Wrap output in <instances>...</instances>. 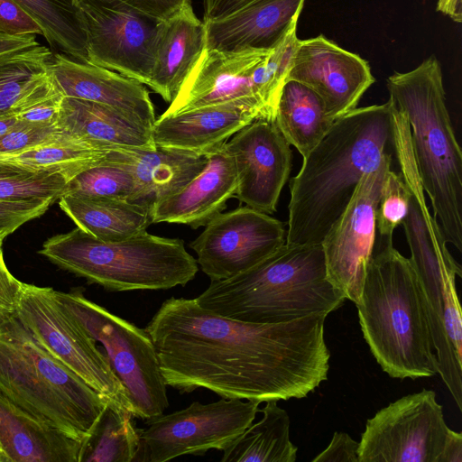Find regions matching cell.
I'll return each mask as SVG.
<instances>
[{
    "instance_id": "obj_1",
    "label": "cell",
    "mask_w": 462,
    "mask_h": 462,
    "mask_svg": "<svg viewBox=\"0 0 462 462\" xmlns=\"http://www.w3.org/2000/svg\"><path fill=\"white\" fill-rule=\"evenodd\" d=\"M327 314L288 322H245L171 297L144 328L165 384L256 402L301 399L328 378Z\"/></svg>"
},
{
    "instance_id": "obj_2",
    "label": "cell",
    "mask_w": 462,
    "mask_h": 462,
    "mask_svg": "<svg viewBox=\"0 0 462 462\" xmlns=\"http://www.w3.org/2000/svg\"><path fill=\"white\" fill-rule=\"evenodd\" d=\"M393 146L392 103L356 107L334 121L290 181L288 245L321 244L364 173Z\"/></svg>"
},
{
    "instance_id": "obj_3",
    "label": "cell",
    "mask_w": 462,
    "mask_h": 462,
    "mask_svg": "<svg viewBox=\"0 0 462 462\" xmlns=\"http://www.w3.org/2000/svg\"><path fill=\"white\" fill-rule=\"evenodd\" d=\"M364 338L393 378L438 374L426 301L410 258L393 244L376 243L356 303Z\"/></svg>"
},
{
    "instance_id": "obj_4",
    "label": "cell",
    "mask_w": 462,
    "mask_h": 462,
    "mask_svg": "<svg viewBox=\"0 0 462 462\" xmlns=\"http://www.w3.org/2000/svg\"><path fill=\"white\" fill-rule=\"evenodd\" d=\"M203 309L252 323L275 324L330 312L346 300L327 278L321 244H284L228 279L211 282L197 298Z\"/></svg>"
},
{
    "instance_id": "obj_5",
    "label": "cell",
    "mask_w": 462,
    "mask_h": 462,
    "mask_svg": "<svg viewBox=\"0 0 462 462\" xmlns=\"http://www.w3.org/2000/svg\"><path fill=\"white\" fill-rule=\"evenodd\" d=\"M389 100L402 111L420 180L445 239L462 251V152L446 106L435 55L387 79Z\"/></svg>"
},
{
    "instance_id": "obj_6",
    "label": "cell",
    "mask_w": 462,
    "mask_h": 462,
    "mask_svg": "<svg viewBox=\"0 0 462 462\" xmlns=\"http://www.w3.org/2000/svg\"><path fill=\"white\" fill-rule=\"evenodd\" d=\"M0 392L80 441L109 400L48 352L14 313L0 319Z\"/></svg>"
},
{
    "instance_id": "obj_7",
    "label": "cell",
    "mask_w": 462,
    "mask_h": 462,
    "mask_svg": "<svg viewBox=\"0 0 462 462\" xmlns=\"http://www.w3.org/2000/svg\"><path fill=\"white\" fill-rule=\"evenodd\" d=\"M39 254L88 282L114 291L185 286L199 271L197 260L181 239L147 231L103 241L77 226L47 239Z\"/></svg>"
},
{
    "instance_id": "obj_8",
    "label": "cell",
    "mask_w": 462,
    "mask_h": 462,
    "mask_svg": "<svg viewBox=\"0 0 462 462\" xmlns=\"http://www.w3.org/2000/svg\"><path fill=\"white\" fill-rule=\"evenodd\" d=\"M294 21L271 50L205 48L177 95L161 116L235 99H252L274 119L298 38Z\"/></svg>"
},
{
    "instance_id": "obj_9",
    "label": "cell",
    "mask_w": 462,
    "mask_h": 462,
    "mask_svg": "<svg viewBox=\"0 0 462 462\" xmlns=\"http://www.w3.org/2000/svg\"><path fill=\"white\" fill-rule=\"evenodd\" d=\"M58 299L105 349L124 386L132 416L149 420L169 406L166 384L153 343L145 331L87 299L80 290L57 291Z\"/></svg>"
},
{
    "instance_id": "obj_10",
    "label": "cell",
    "mask_w": 462,
    "mask_h": 462,
    "mask_svg": "<svg viewBox=\"0 0 462 462\" xmlns=\"http://www.w3.org/2000/svg\"><path fill=\"white\" fill-rule=\"evenodd\" d=\"M55 358L102 396L131 413L126 392L97 341L58 299L51 287L23 284L14 313Z\"/></svg>"
},
{
    "instance_id": "obj_11",
    "label": "cell",
    "mask_w": 462,
    "mask_h": 462,
    "mask_svg": "<svg viewBox=\"0 0 462 462\" xmlns=\"http://www.w3.org/2000/svg\"><path fill=\"white\" fill-rule=\"evenodd\" d=\"M451 429L434 391L403 396L367 420L359 462H439Z\"/></svg>"
},
{
    "instance_id": "obj_12",
    "label": "cell",
    "mask_w": 462,
    "mask_h": 462,
    "mask_svg": "<svg viewBox=\"0 0 462 462\" xmlns=\"http://www.w3.org/2000/svg\"><path fill=\"white\" fill-rule=\"evenodd\" d=\"M87 37L88 63L149 87L160 20L119 0H75Z\"/></svg>"
},
{
    "instance_id": "obj_13",
    "label": "cell",
    "mask_w": 462,
    "mask_h": 462,
    "mask_svg": "<svg viewBox=\"0 0 462 462\" xmlns=\"http://www.w3.org/2000/svg\"><path fill=\"white\" fill-rule=\"evenodd\" d=\"M259 404L226 398L207 404L194 402L183 410L146 420L140 436L147 460L165 462L210 449L223 450L253 423Z\"/></svg>"
},
{
    "instance_id": "obj_14",
    "label": "cell",
    "mask_w": 462,
    "mask_h": 462,
    "mask_svg": "<svg viewBox=\"0 0 462 462\" xmlns=\"http://www.w3.org/2000/svg\"><path fill=\"white\" fill-rule=\"evenodd\" d=\"M391 165L392 154L387 152L376 169L364 173L346 208L321 242L328 282L355 304L374 252L376 209Z\"/></svg>"
},
{
    "instance_id": "obj_15",
    "label": "cell",
    "mask_w": 462,
    "mask_h": 462,
    "mask_svg": "<svg viewBox=\"0 0 462 462\" xmlns=\"http://www.w3.org/2000/svg\"><path fill=\"white\" fill-rule=\"evenodd\" d=\"M285 242L284 223L245 206L217 215L189 246L202 272L215 282L254 267Z\"/></svg>"
},
{
    "instance_id": "obj_16",
    "label": "cell",
    "mask_w": 462,
    "mask_h": 462,
    "mask_svg": "<svg viewBox=\"0 0 462 462\" xmlns=\"http://www.w3.org/2000/svg\"><path fill=\"white\" fill-rule=\"evenodd\" d=\"M236 171L234 197L258 211H276L291 170V149L275 121L259 117L236 133L225 144Z\"/></svg>"
},
{
    "instance_id": "obj_17",
    "label": "cell",
    "mask_w": 462,
    "mask_h": 462,
    "mask_svg": "<svg viewBox=\"0 0 462 462\" xmlns=\"http://www.w3.org/2000/svg\"><path fill=\"white\" fill-rule=\"evenodd\" d=\"M286 80L312 89L335 121L356 108L375 79L365 60L320 34L298 40Z\"/></svg>"
},
{
    "instance_id": "obj_18",
    "label": "cell",
    "mask_w": 462,
    "mask_h": 462,
    "mask_svg": "<svg viewBox=\"0 0 462 462\" xmlns=\"http://www.w3.org/2000/svg\"><path fill=\"white\" fill-rule=\"evenodd\" d=\"M259 117L271 118L255 100L210 104L160 116L152 125V138L156 147L207 156Z\"/></svg>"
},
{
    "instance_id": "obj_19",
    "label": "cell",
    "mask_w": 462,
    "mask_h": 462,
    "mask_svg": "<svg viewBox=\"0 0 462 462\" xmlns=\"http://www.w3.org/2000/svg\"><path fill=\"white\" fill-rule=\"evenodd\" d=\"M50 73L64 97L121 109L152 128L156 120L154 107L143 84L62 53L53 54Z\"/></svg>"
},
{
    "instance_id": "obj_20",
    "label": "cell",
    "mask_w": 462,
    "mask_h": 462,
    "mask_svg": "<svg viewBox=\"0 0 462 462\" xmlns=\"http://www.w3.org/2000/svg\"><path fill=\"white\" fill-rule=\"evenodd\" d=\"M236 187L234 160L222 145L208 154L207 163L197 176L152 208V223L182 224L193 229L205 226L226 208Z\"/></svg>"
},
{
    "instance_id": "obj_21",
    "label": "cell",
    "mask_w": 462,
    "mask_h": 462,
    "mask_svg": "<svg viewBox=\"0 0 462 462\" xmlns=\"http://www.w3.org/2000/svg\"><path fill=\"white\" fill-rule=\"evenodd\" d=\"M306 0H251L220 18L203 21L207 49L271 50L299 19Z\"/></svg>"
},
{
    "instance_id": "obj_22",
    "label": "cell",
    "mask_w": 462,
    "mask_h": 462,
    "mask_svg": "<svg viewBox=\"0 0 462 462\" xmlns=\"http://www.w3.org/2000/svg\"><path fill=\"white\" fill-rule=\"evenodd\" d=\"M84 443L0 392V455L4 462H81Z\"/></svg>"
},
{
    "instance_id": "obj_23",
    "label": "cell",
    "mask_w": 462,
    "mask_h": 462,
    "mask_svg": "<svg viewBox=\"0 0 462 462\" xmlns=\"http://www.w3.org/2000/svg\"><path fill=\"white\" fill-rule=\"evenodd\" d=\"M206 31L191 1L160 22L149 88L171 103L205 49Z\"/></svg>"
},
{
    "instance_id": "obj_24",
    "label": "cell",
    "mask_w": 462,
    "mask_h": 462,
    "mask_svg": "<svg viewBox=\"0 0 462 462\" xmlns=\"http://www.w3.org/2000/svg\"><path fill=\"white\" fill-rule=\"evenodd\" d=\"M126 168L137 186L135 203L147 208L177 192L197 176L208 155L156 147L152 150L115 147L106 155Z\"/></svg>"
},
{
    "instance_id": "obj_25",
    "label": "cell",
    "mask_w": 462,
    "mask_h": 462,
    "mask_svg": "<svg viewBox=\"0 0 462 462\" xmlns=\"http://www.w3.org/2000/svg\"><path fill=\"white\" fill-rule=\"evenodd\" d=\"M57 124L101 150L156 148L151 126L132 114L104 104L64 97Z\"/></svg>"
},
{
    "instance_id": "obj_26",
    "label": "cell",
    "mask_w": 462,
    "mask_h": 462,
    "mask_svg": "<svg viewBox=\"0 0 462 462\" xmlns=\"http://www.w3.org/2000/svg\"><path fill=\"white\" fill-rule=\"evenodd\" d=\"M59 205L79 228L103 241L129 238L152 224L149 208L125 199L63 195Z\"/></svg>"
},
{
    "instance_id": "obj_27",
    "label": "cell",
    "mask_w": 462,
    "mask_h": 462,
    "mask_svg": "<svg viewBox=\"0 0 462 462\" xmlns=\"http://www.w3.org/2000/svg\"><path fill=\"white\" fill-rule=\"evenodd\" d=\"M274 121L279 130L301 156L306 157L327 135L334 120L321 98L307 86L286 80L276 105Z\"/></svg>"
},
{
    "instance_id": "obj_28",
    "label": "cell",
    "mask_w": 462,
    "mask_h": 462,
    "mask_svg": "<svg viewBox=\"0 0 462 462\" xmlns=\"http://www.w3.org/2000/svg\"><path fill=\"white\" fill-rule=\"evenodd\" d=\"M263 418L251 423L223 451L221 462H294L297 447L290 439V418L277 401L265 402Z\"/></svg>"
},
{
    "instance_id": "obj_29",
    "label": "cell",
    "mask_w": 462,
    "mask_h": 462,
    "mask_svg": "<svg viewBox=\"0 0 462 462\" xmlns=\"http://www.w3.org/2000/svg\"><path fill=\"white\" fill-rule=\"evenodd\" d=\"M132 414L108 400L83 447L81 462H133L143 444Z\"/></svg>"
},
{
    "instance_id": "obj_30",
    "label": "cell",
    "mask_w": 462,
    "mask_h": 462,
    "mask_svg": "<svg viewBox=\"0 0 462 462\" xmlns=\"http://www.w3.org/2000/svg\"><path fill=\"white\" fill-rule=\"evenodd\" d=\"M14 1L39 23L53 48L88 63L86 32L75 0Z\"/></svg>"
},
{
    "instance_id": "obj_31",
    "label": "cell",
    "mask_w": 462,
    "mask_h": 462,
    "mask_svg": "<svg viewBox=\"0 0 462 462\" xmlns=\"http://www.w3.org/2000/svg\"><path fill=\"white\" fill-rule=\"evenodd\" d=\"M52 56L40 44L0 55V117L50 76Z\"/></svg>"
},
{
    "instance_id": "obj_32",
    "label": "cell",
    "mask_w": 462,
    "mask_h": 462,
    "mask_svg": "<svg viewBox=\"0 0 462 462\" xmlns=\"http://www.w3.org/2000/svg\"><path fill=\"white\" fill-rule=\"evenodd\" d=\"M109 151L96 148L65 131L58 140L12 154L5 161L32 170L57 171L71 180L99 162Z\"/></svg>"
},
{
    "instance_id": "obj_33",
    "label": "cell",
    "mask_w": 462,
    "mask_h": 462,
    "mask_svg": "<svg viewBox=\"0 0 462 462\" xmlns=\"http://www.w3.org/2000/svg\"><path fill=\"white\" fill-rule=\"evenodd\" d=\"M69 178L51 170H32L14 162L0 161V200L59 199Z\"/></svg>"
},
{
    "instance_id": "obj_34",
    "label": "cell",
    "mask_w": 462,
    "mask_h": 462,
    "mask_svg": "<svg viewBox=\"0 0 462 462\" xmlns=\"http://www.w3.org/2000/svg\"><path fill=\"white\" fill-rule=\"evenodd\" d=\"M106 155L69 180L63 195L118 198L135 203L137 186L134 176L124 166L107 160Z\"/></svg>"
},
{
    "instance_id": "obj_35",
    "label": "cell",
    "mask_w": 462,
    "mask_h": 462,
    "mask_svg": "<svg viewBox=\"0 0 462 462\" xmlns=\"http://www.w3.org/2000/svg\"><path fill=\"white\" fill-rule=\"evenodd\" d=\"M410 193L401 172L390 168L385 173L376 209L379 244H393L394 229L402 225L409 208Z\"/></svg>"
},
{
    "instance_id": "obj_36",
    "label": "cell",
    "mask_w": 462,
    "mask_h": 462,
    "mask_svg": "<svg viewBox=\"0 0 462 462\" xmlns=\"http://www.w3.org/2000/svg\"><path fill=\"white\" fill-rule=\"evenodd\" d=\"M63 98V94L50 73L12 112L19 121L40 125L57 124Z\"/></svg>"
},
{
    "instance_id": "obj_37",
    "label": "cell",
    "mask_w": 462,
    "mask_h": 462,
    "mask_svg": "<svg viewBox=\"0 0 462 462\" xmlns=\"http://www.w3.org/2000/svg\"><path fill=\"white\" fill-rule=\"evenodd\" d=\"M64 132L58 124L40 125L19 121L7 134L0 137V152L9 155L19 153L56 141Z\"/></svg>"
},
{
    "instance_id": "obj_38",
    "label": "cell",
    "mask_w": 462,
    "mask_h": 462,
    "mask_svg": "<svg viewBox=\"0 0 462 462\" xmlns=\"http://www.w3.org/2000/svg\"><path fill=\"white\" fill-rule=\"evenodd\" d=\"M56 201L54 199L0 200V236L5 238L24 223L43 215Z\"/></svg>"
},
{
    "instance_id": "obj_39",
    "label": "cell",
    "mask_w": 462,
    "mask_h": 462,
    "mask_svg": "<svg viewBox=\"0 0 462 462\" xmlns=\"http://www.w3.org/2000/svg\"><path fill=\"white\" fill-rule=\"evenodd\" d=\"M454 273L445 275L443 282V320L445 330L455 351L457 362L462 365V318L456 290Z\"/></svg>"
},
{
    "instance_id": "obj_40",
    "label": "cell",
    "mask_w": 462,
    "mask_h": 462,
    "mask_svg": "<svg viewBox=\"0 0 462 462\" xmlns=\"http://www.w3.org/2000/svg\"><path fill=\"white\" fill-rule=\"evenodd\" d=\"M0 31L10 35L43 36L39 23L14 0H0Z\"/></svg>"
},
{
    "instance_id": "obj_41",
    "label": "cell",
    "mask_w": 462,
    "mask_h": 462,
    "mask_svg": "<svg viewBox=\"0 0 462 462\" xmlns=\"http://www.w3.org/2000/svg\"><path fill=\"white\" fill-rule=\"evenodd\" d=\"M359 442L354 440L347 433L335 432L328 446L313 462H359Z\"/></svg>"
},
{
    "instance_id": "obj_42",
    "label": "cell",
    "mask_w": 462,
    "mask_h": 462,
    "mask_svg": "<svg viewBox=\"0 0 462 462\" xmlns=\"http://www.w3.org/2000/svg\"><path fill=\"white\" fill-rule=\"evenodd\" d=\"M23 284L9 272L0 248V319L15 313Z\"/></svg>"
},
{
    "instance_id": "obj_43",
    "label": "cell",
    "mask_w": 462,
    "mask_h": 462,
    "mask_svg": "<svg viewBox=\"0 0 462 462\" xmlns=\"http://www.w3.org/2000/svg\"><path fill=\"white\" fill-rule=\"evenodd\" d=\"M160 21L165 20L191 0H119Z\"/></svg>"
},
{
    "instance_id": "obj_44",
    "label": "cell",
    "mask_w": 462,
    "mask_h": 462,
    "mask_svg": "<svg viewBox=\"0 0 462 462\" xmlns=\"http://www.w3.org/2000/svg\"><path fill=\"white\" fill-rule=\"evenodd\" d=\"M251 0H203V21L220 18L239 9Z\"/></svg>"
},
{
    "instance_id": "obj_45",
    "label": "cell",
    "mask_w": 462,
    "mask_h": 462,
    "mask_svg": "<svg viewBox=\"0 0 462 462\" xmlns=\"http://www.w3.org/2000/svg\"><path fill=\"white\" fill-rule=\"evenodd\" d=\"M38 44V42L32 34L10 35L0 31V55Z\"/></svg>"
},
{
    "instance_id": "obj_46",
    "label": "cell",
    "mask_w": 462,
    "mask_h": 462,
    "mask_svg": "<svg viewBox=\"0 0 462 462\" xmlns=\"http://www.w3.org/2000/svg\"><path fill=\"white\" fill-rule=\"evenodd\" d=\"M439 462H462V434L450 430Z\"/></svg>"
},
{
    "instance_id": "obj_47",
    "label": "cell",
    "mask_w": 462,
    "mask_h": 462,
    "mask_svg": "<svg viewBox=\"0 0 462 462\" xmlns=\"http://www.w3.org/2000/svg\"><path fill=\"white\" fill-rule=\"evenodd\" d=\"M436 9L457 23L462 22V0H438Z\"/></svg>"
},
{
    "instance_id": "obj_48",
    "label": "cell",
    "mask_w": 462,
    "mask_h": 462,
    "mask_svg": "<svg viewBox=\"0 0 462 462\" xmlns=\"http://www.w3.org/2000/svg\"><path fill=\"white\" fill-rule=\"evenodd\" d=\"M19 120L14 113L0 117V137L7 134L18 124Z\"/></svg>"
},
{
    "instance_id": "obj_49",
    "label": "cell",
    "mask_w": 462,
    "mask_h": 462,
    "mask_svg": "<svg viewBox=\"0 0 462 462\" xmlns=\"http://www.w3.org/2000/svg\"><path fill=\"white\" fill-rule=\"evenodd\" d=\"M10 155L9 154H5V153H1L0 152V161L2 160H5L6 158H8Z\"/></svg>"
},
{
    "instance_id": "obj_50",
    "label": "cell",
    "mask_w": 462,
    "mask_h": 462,
    "mask_svg": "<svg viewBox=\"0 0 462 462\" xmlns=\"http://www.w3.org/2000/svg\"><path fill=\"white\" fill-rule=\"evenodd\" d=\"M4 238L0 236V248L2 247Z\"/></svg>"
},
{
    "instance_id": "obj_51",
    "label": "cell",
    "mask_w": 462,
    "mask_h": 462,
    "mask_svg": "<svg viewBox=\"0 0 462 462\" xmlns=\"http://www.w3.org/2000/svg\"><path fill=\"white\" fill-rule=\"evenodd\" d=\"M0 462H4L2 456L0 455Z\"/></svg>"
}]
</instances>
